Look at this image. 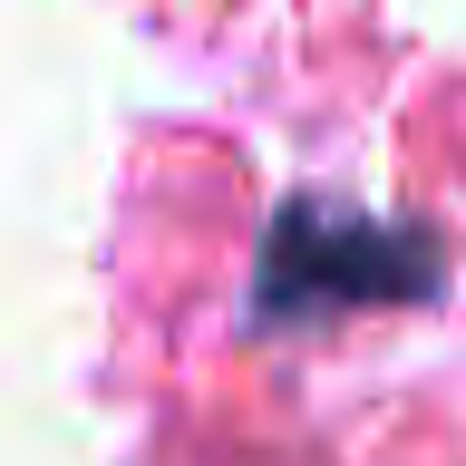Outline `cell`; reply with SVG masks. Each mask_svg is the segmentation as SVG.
I'll return each mask as SVG.
<instances>
[{"label": "cell", "instance_id": "1", "mask_svg": "<svg viewBox=\"0 0 466 466\" xmlns=\"http://www.w3.org/2000/svg\"><path fill=\"white\" fill-rule=\"evenodd\" d=\"M437 282H447V253L428 224H389L340 195H291L253 262V320L301 330V320H340V311L437 301Z\"/></svg>", "mask_w": 466, "mask_h": 466}]
</instances>
